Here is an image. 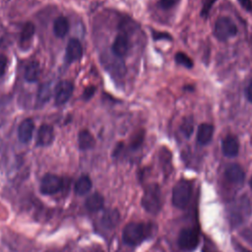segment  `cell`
Wrapping results in <instances>:
<instances>
[{
	"label": "cell",
	"mask_w": 252,
	"mask_h": 252,
	"mask_svg": "<svg viewBox=\"0 0 252 252\" xmlns=\"http://www.w3.org/2000/svg\"><path fill=\"white\" fill-rule=\"evenodd\" d=\"M151 226L144 223L132 222L127 224L122 232L123 241L129 245H138L151 233Z\"/></svg>",
	"instance_id": "obj_1"
},
{
	"label": "cell",
	"mask_w": 252,
	"mask_h": 252,
	"mask_svg": "<svg viewBox=\"0 0 252 252\" xmlns=\"http://www.w3.org/2000/svg\"><path fill=\"white\" fill-rule=\"evenodd\" d=\"M142 206L150 214H158L162 206L161 192L158 184H151L146 187L143 197Z\"/></svg>",
	"instance_id": "obj_2"
},
{
	"label": "cell",
	"mask_w": 252,
	"mask_h": 252,
	"mask_svg": "<svg viewBox=\"0 0 252 252\" xmlns=\"http://www.w3.org/2000/svg\"><path fill=\"white\" fill-rule=\"evenodd\" d=\"M192 195V185L187 181H180L173 189V204L179 209H184L189 204Z\"/></svg>",
	"instance_id": "obj_3"
},
{
	"label": "cell",
	"mask_w": 252,
	"mask_h": 252,
	"mask_svg": "<svg viewBox=\"0 0 252 252\" xmlns=\"http://www.w3.org/2000/svg\"><path fill=\"white\" fill-rule=\"evenodd\" d=\"M238 32L235 23L229 17H222L217 20L214 28V34L219 41H227L234 37Z\"/></svg>",
	"instance_id": "obj_4"
},
{
	"label": "cell",
	"mask_w": 252,
	"mask_h": 252,
	"mask_svg": "<svg viewBox=\"0 0 252 252\" xmlns=\"http://www.w3.org/2000/svg\"><path fill=\"white\" fill-rule=\"evenodd\" d=\"M180 247L185 251L194 250L199 243V234L195 229H183L178 239Z\"/></svg>",
	"instance_id": "obj_5"
},
{
	"label": "cell",
	"mask_w": 252,
	"mask_h": 252,
	"mask_svg": "<svg viewBox=\"0 0 252 252\" xmlns=\"http://www.w3.org/2000/svg\"><path fill=\"white\" fill-rule=\"evenodd\" d=\"M63 187V180L56 176L47 174L41 183V192L45 195H53L59 192Z\"/></svg>",
	"instance_id": "obj_6"
},
{
	"label": "cell",
	"mask_w": 252,
	"mask_h": 252,
	"mask_svg": "<svg viewBox=\"0 0 252 252\" xmlns=\"http://www.w3.org/2000/svg\"><path fill=\"white\" fill-rule=\"evenodd\" d=\"M73 84L69 81H61L57 84L54 92L55 104L58 106L66 104L73 94Z\"/></svg>",
	"instance_id": "obj_7"
},
{
	"label": "cell",
	"mask_w": 252,
	"mask_h": 252,
	"mask_svg": "<svg viewBox=\"0 0 252 252\" xmlns=\"http://www.w3.org/2000/svg\"><path fill=\"white\" fill-rule=\"evenodd\" d=\"M83 55V47L81 43L77 39L69 41L66 46V61L72 63L78 61Z\"/></svg>",
	"instance_id": "obj_8"
},
{
	"label": "cell",
	"mask_w": 252,
	"mask_h": 252,
	"mask_svg": "<svg viewBox=\"0 0 252 252\" xmlns=\"http://www.w3.org/2000/svg\"><path fill=\"white\" fill-rule=\"evenodd\" d=\"M225 176L229 183H234V184L242 183L245 179V174H244V171L242 170V167L236 163L229 164L227 167L226 172H225Z\"/></svg>",
	"instance_id": "obj_9"
},
{
	"label": "cell",
	"mask_w": 252,
	"mask_h": 252,
	"mask_svg": "<svg viewBox=\"0 0 252 252\" xmlns=\"http://www.w3.org/2000/svg\"><path fill=\"white\" fill-rule=\"evenodd\" d=\"M54 139V130L53 127L48 124H43L39 131L37 137V145L42 147H46L52 144Z\"/></svg>",
	"instance_id": "obj_10"
},
{
	"label": "cell",
	"mask_w": 252,
	"mask_h": 252,
	"mask_svg": "<svg viewBox=\"0 0 252 252\" xmlns=\"http://www.w3.org/2000/svg\"><path fill=\"white\" fill-rule=\"evenodd\" d=\"M222 151L226 157L233 158L238 155L239 152V142L234 136H227L222 143Z\"/></svg>",
	"instance_id": "obj_11"
},
{
	"label": "cell",
	"mask_w": 252,
	"mask_h": 252,
	"mask_svg": "<svg viewBox=\"0 0 252 252\" xmlns=\"http://www.w3.org/2000/svg\"><path fill=\"white\" fill-rule=\"evenodd\" d=\"M35 124L33 119L27 118L22 121L18 129V137L22 143H29L33 137Z\"/></svg>",
	"instance_id": "obj_12"
},
{
	"label": "cell",
	"mask_w": 252,
	"mask_h": 252,
	"mask_svg": "<svg viewBox=\"0 0 252 252\" xmlns=\"http://www.w3.org/2000/svg\"><path fill=\"white\" fill-rule=\"evenodd\" d=\"M129 48V41L125 35H118L113 45V52L116 57H123Z\"/></svg>",
	"instance_id": "obj_13"
},
{
	"label": "cell",
	"mask_w": 252,
	"mask_h": 252,
	"mask_svg": "<svg viewBox=\"0 0 252 252\" xmlns=\"http://www.w3.org/2000/svg\"><path fill=\"white\" fill-rule=\"evenodd\" d=\"M214 135V127L209 123H203L199 125L197 130V142L200 145H207L209 144Z\"/></svg>",
	"instance_id": "obj_14"
},
{
	"label": "cell",
	"mask_w": 252,
	"mask_h": 252,
	"mask_svg": "<svg viewBox=\"0 0 252 252\" xmlns=\"http://www.w3.org/2000/svg\"><path fill=\"white\" fill-rule=\"evenodd\" d=\"M78 144L80 150L86 151L93 149L96 145V140L94 136L88 130H82L78 136Z\"/></svg>",
	"instance_id": "obj_15"
},
{
	"label": "cell",
	"mask_w": 252,
	"mask_h": 252,
	"mask_svg": "<svg viewBox=\"0 0 252 252\" xmlns=\"http://www.w3.org/2000/svg\"><path fill=\"white\" fill-rule=\"evenodd\" d=\"M105 205V198L100 193H94L90 195L85 202V206L90 212H98L103 209Z\"/></svg>",
	"instance_id": "obj_16"
},
{
	"label": "cell",
	"mask_w": 252,
	"mask_h": 252,
	"mask_svg": "<svg viewBox=\"0 0 252 252\" xmlns=\"http://www.w3.org/2000/svg\"><path fill=\"white\" fill-rule=\"evenodd\" d=\"M93 183L88 176H82L75 183L74 191L78 195H85L92 189Z\"/></svg>",
	"instance_id": "obj_17"
},
{
	"label": "cell",
	"mask_w": 252,
	"mask_h": 252,
	"mask_svg": "<svg viewBox=\"0 0 252 252\" xmlns=\"http://www.w3.org/2000/svg\"><path fill=\"white\" fill-rule=\"evenodd\" d=\"M69 32V22L67 18L60 16L53 23V33L57 38H64Z\"/></svg>",
	"instance_id": "obj_18"
},
{
	"label": "cell",
	"mask_w": 252,
	"mask_h": 252,
	"mask_svg": "<svg viewBox=\"0 0 252 252\" xmlns=\"http://www.w3.org/2000/svg\"><path fill=\"white\" fill-rule=\"evenodd\" d=\"M40 72H41V68H40V64L38 61H31L25 68V79L30 82H36L39 79L40 76Z\"/></svg>",
	"instance_id": "obj_19"
},
{
	"label": "cell",
	"mask_w": 252,
	"mask_h": 252,
	"mask_svg": "<svg viewBox=\"0 0 252 252\" xmlns=\"http://www.w3.org/2000/svg\"><path fill=\"white\" fill-rule=\"evenodd\" d=\"M35 32H36V28H35L34 24L31 22L26 23L23 26L21 34H20V44L26 45V44L30 43L35 35Z\"/></svg>",
	"instance_id": "obj_20"
},
{
	"label": "cell",
	"mask_w": 252,
	"mask_h": 252,
	"mask_svg": "<svg viewBox=\"0 0 252 252\" xmlns=\"http://www.w3.org/2000/svg\"><path fill=\"white\" fill-rule=\"evenodd\" d=\"M118 220H119L118 212L109 211L107 214L104 215L102 219V223L106 228H114L118 223Z\"/></svg>",
	"instance_id": "obj_21"
},
{
	"label": "cell",
	"mask_w": 252,
	"mask_h": 252,
	"mask_svg": "<svg viewBox=\"0 0 252 252\" xmlns=\"http://www.w3.org/2000/svg\"><path fill=\"white\" fill-rule=\"evenodd\" d=\"M181 131L186 138H189L192 135L194 131V123L191 117H186L183 120L181 125Z\"/></svg>",
	"instance_id": "obj_22"
},
{
	"label": "cell",
	"mask_w": 252,
	"mask_h": 252,
	"mask_svg": "<svg viewBox=\"0 0 252 252\" xmlns=\"http://www.w3.org/2000/svg\"><path fill=\"white\" fill-rule=\"evenodd\" d=\"M176 61L179 64H181V65H183V66H184V67H186L188 69H191L193 67L192 59L189 56H187L185 53H183V52H178L176 54Z\"/></svg>",
	"instance_id": "obj_23"
},
{
	"label": "cell",
	"mask_w": 252,
	"mask_h": 252,
	"mask_svg": "<svg viewBox=\"0 0 252 252\" xmlns=\"http://www.w3.org/2000/svg\"><path fill=\"white\" fill-rule=\"evenodd\" d=\"M51 96V88L50 85L46 84V85H43L39 91V99L41 102H46Z\"/></svg>",
	"instance_id": "obj_24"
},
{
	"label": "cell",
	"mask_w": 252,
	"mask_h": 252,
	"mask_svg": "<svg viewBox=\"0 0 252 252\" xmlns=\"http://www.w3.org/2000/svg\"><path fill=\"white\" fill-rule=\"evenodd\" d=\"M143 140H144V131L141 130V131H138L133 137H132V140H131V148L132 149H138L141 144L143 143Z\"/></svg>",
	"instance_id": "obj_25"
},
{
	"label": "cell",
	"mask_w": 252,
	"mask_h": 252,
	"mask_svg": "<svg viewBox=\"0 0 252 252\" xmlns=\"http://www.w3.org/2000/svg\"><path fill=\"white\" fill-rule=\"evenodd\" d=\"M178 2H179V0H160L159 5L162 9H170V8L174 7Z\"/></svg>",
	"instance_id": "obj_26"
},
{
	"label": "cell",
	"mask_w": 252,
	"mask_h": 252,
	"mask_svg": "<svg viewBox=\"0 0 252 252\" xmlns=\"http://www.w3.org/2000/svg\"><path fill=\"white\" fill-rule=\"evenodd\" d=\"M216 0H204V4H203V8L201 11V15L202 16H207L210 9L212 8L213 4L215 3Z\"/></svg>",
	"instance_id": "obj_27"
},
{
	"label": "cell",
	"mask_w": 252,
	"mask_h": 252,
	"mask_svg": "<svg viewBox=\"0 0 252 252\" xmlns=\"http://www.w3.org/2000/svg\"><path fill=\"white\" fill-rule=\"evenodd\" d=\"M96 93V87L95 86H89L85 89V91H84V94H83V98L84 100H90Z\"/></svg>",
	"instance_id": "obj_28"
},
{
	"label": "cell",
	"mask_w": 252,
	"mask_h": 252,
	"mask_svg": "<svg viewBox=\"0 0 252 252\" xmlns=\"http://www.w3.org/2000/svg\"><path fill=\"white\" fill-rule=\"evenodd\" d=\"M6 67H7V57L3 54H0V77L5 73Z\"/></svg>",
	"instance_id": "obj_29"
},
{
	"label": "cell",
	"mask_w": 252,
	"mask_h": 252,
	"mask_svg": "<svg viewBox=\"0 0 252 252\" xmlns=\"http://www.w3.org/2000/svg\"><path fill=\"white\" fill-rule=\"evenodd\" d=\"M154 39L155 40H172V37L170 34L165 33H154Z\"/></svg>",
	"instance_id": "obj_30"
},
{
	"label": "cell",
	"mask_w": 252,
	"mask_h": 252,
	"mask_svg": "<svg viewBox=\"0 0 252 252\" xmlns=\"http://www.w3.org/2000/svg\"><path fill=\"white\" fill-rule=\"evenodd\" d=\"M245 97L248 100V102L252 103V80L249 82L248 86L245 89Z\"/></svg>",
	"instance_id": "obj_31"
},
{
	"label": "cell",
	"mask_w": 252,
	"mask_h": 252,
	"mask_svg": "<svg viewBox=\"0 0 252 252\" xmlns=\"http://www.w3.org/2000/svg\"><path fill=\"white\" fill-rule=\"evenodd\" d=\"M240 5L247 11L252 10V1L251 0H238Z\"/></svg>",
	"instance_id": "obj_32"
},
{
	"label": "cell",
	"mask_w": 252,
	"mask_h": 252,
	"mask_svg": "<svg viewBox=\"0 0 252 252\" xmlns=\"http://www.w3.org/2000/svg\"><path fill=\"white\" fill-rule=\"evenodd\" d=\"M235 249H237V251H238V252H252V251H250L249 249L245 248L244 246L240 245L239 243H236V245H235Z\"/></svg>",
	"instance_id": "obj_33"
},
{
	"label": "cell",
	"mask_w": 252,
	"mask_h": 252,
	"mask_svg": "<svg viewBox=\"0 0 252 252\" xmlns=\"http://www.w3.org/2000/svg\"><path fill=\"white\" fill-rule=\"evenodd\" d=\"M249 184H250V187L252 188V178H251V180H250V182H249Z\"/></svg>",
	"instance_id": "obj_34"
}]
</instances>
